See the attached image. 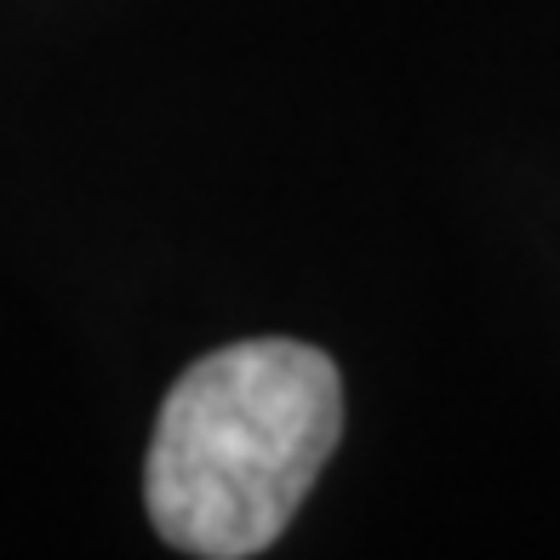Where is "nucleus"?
Instances as JSON below:
<instances>
[{
    "label": "nucleus",
    "instance_id": "obj_1",
    "mask_svg": "<svg viewBox=\"0 0 560 560\" xmlns=\"http://www.w3.org/2000/svg\"><path fill=\"white\" fill-rule=\"evenodd\" d=\"M343 435V377L320 349L258 338L177 377L143 469L155 532L200 560L264 555Z\"/></svg>",
    "mask_w": 560,
    "mask_h": 560
}]
</instances>
